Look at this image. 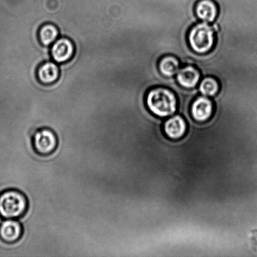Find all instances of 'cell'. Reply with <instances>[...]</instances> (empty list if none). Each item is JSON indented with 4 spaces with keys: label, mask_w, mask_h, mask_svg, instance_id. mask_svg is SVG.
Listing matches in <instances>:
<instances>
[{
    "label": "cell",
    "mask_w": 257,
    "mask_h": 257,
    "mask_svg": "<svg viewBox=\"0 0 257 257\" xmlns=\"http://www.w3.org/2000/svg\"><path fill=\"white\" fill-rule=\"evenodd\" d=\"M145 102L148 110L158 117L171 116L177 110V96L168 87H153L146 95Z\"/></svg>",
    "instance_id": "6da1fadb"
},
{
    "label": "cell",
    "mask_w": 257,
    "mask_h": 257,
    "mask_svg": "<svg viewBox=\"0 0 257 257\" xmlns=\"http://www.w3.org/2000/svg\"><path fill=\"white\" fill-rule=\"evenodd\" d=\"M29 208L27 196L15 189L0 193V216L4 219H18L26 213Z\"/></svg>",
    "instance_id": "7a4b0ae2"
},
{
    "label": "cell",
    "mask_w": 257,
    "mask_h": 257,
    "mask_svg": "<svg viewBox=\"0 0 257 257\" xmlns=\"http://www.w3.org/2000/svg\"><path fill=\"white\" fill-rule=\"evenodd\" d=\"M216 40L213 25L198 23L189 30L188 42L190 49L198 54H207L213 49Z\"/></svg>",
    "instance_id": "3957f363"
},
{
    "label": "cell",
    "mask_w": 257,
    "mask_h": 257,
    "mask_svg": "<svg viewBox=\"0 0 257 257\" xmlns=\"http://www.w3.org/2000/svg\"><path fill=\"white\" fill-rule=\"evenodd\" d=\"M58 144L56 134L49 128H39L32 136L33 149L40 156L51 155L56 151Z\"/></svg>",
    "instance_id": "277c9868"
},
{
    "label": "cell",
    "mask_w": 257,
    "mask_h": 257,
    "mask_svg": "<svg viewBox=\"0 0 257 257\" xmlns=\"http://www.w3.org/2000/svg\"><path fill=\"white\" fill-rule=\"evenodd\" d=\"M75 50V45L72 40L68 38H61L52 44L50 54L55 63L64 64L72 59Z\"/></svg>",
    "instance_id": "5b68a950"
},
{
    "label": "cell",
    "mask_w": 257,
    "mask_h": 257,
    "mask_svg": "<svg viewBox=\"0 0 257 257\" xmlns=\"http://www.w3.org/2000/svg\"><path fill=\"white\" fill-rule=\"evenodd\" d=\"M213 109V100L206 96L198 97L190 106L191 116L198 122L208 121L212 116Z\"/></svg>",
    "instance_id": "8992f818"
},
{
    "label": "cell",
    "mask_w": 257,
    "mask_h": 257,
    "mask_svg": "<svg viewBox=\"0 0 257 257\" xmlns=\"http://www.w3.org/2000/svg\"><path fill=\"white\" fill-rule=\"evenodd\" d=\"M24 228L16 219H5L0 223V239L6 244L17 243L21 238Z\"/></svg>",
    "instance_id": "52a82bcc"
},
{
    "label": "cell",
    "mask_w": 257,
    "mask_h": 257,
    "mask_svg": "<svg viewBox=\"0 0 257 257\" xmlns=\"http://www.w3.org/2000/svg\"><path fill=\"white\" fill-rule=\"evenodd\" d=\"M196 16L204 22L213 23L217 19L218 7L215 0H198L195 7Z\"/></svg>",
    "instance_id": "ba28073f"
},
{
    "label": "cell",
    "mask_w": 257,
    "mask_h": 257,
    "mask_svg": "<svg viewBox=\"0 0 257 257\" xmlns=\"http://www.w3.org/2000/svg\"><path fill=\"white\" fill-rule=\"evenodd\" d=\"M201 77L200 70L193 65H190L179 70L176 74V80L180 86L190 89L197 85Z\"/></svg>",
    "instance_id": "9c48e42d"
},
{
    "label": "cell",
    "mask_w": 257,
    "mask_h": 257,
    "mask_svg": "<svg viewBox=\"0 0 257 257\" xmlns=\"http://www.w3.org/2000/svg\"><path fill=\"white\" fill-rule=\"evenodd\" d=\"M187 124L185 119L180 115L170 118L164 124V131L168 138L178 140L186 135Z\"/></svg>",
    "instance_id": "30bf717a"
},
{
    "label": "cell",
    "mask_w": 257,
    "mask_h": 257,
    "mask_svg": "<svg viewBox=\"0 0 257 257\" xmlns=\"http://www.w3.org/2000/svg\"><path fill=\"white\" fill-rule=\"evenodd\" d=\"M60 70L58 65L53 62H47L38 68L37 77L43 85H51L59 78Z\"/></svg>",
    "instance_id": "8fae6325"
},
{
    "label": "cell",
    "mask_w": 257,
    "mask_h": 257,
    "mask_svg": "<svg viewBox=\"0 0 257 257\" xmlns=\"http://www.w3.org/2000/svg\"><path fill=\"white\" fill-rule=\"evenodd\" d=\"M159 70L165 77H173L180 69V60L173 55H166L158 64Z\"/></svg>",
    "instance_id": "7c38bea8"
},
{
    "label": "cell",
    "mask_w": 257,
    "mask_h": 257,
    "mask_svg": "<svg viewBox=\"0 0 257 257\" xmlns=\"http://www.w3.org/2000/svg\"><path fill=\"white\" fill-rule=\"evenodd\" d=\"M59 35V29L55 25L45 24L40 27L39 31V41L44 46H50L56 41Z\"/></svg>",
    "instance_id": "4fadbf2b"
},
{
    "label": "cell",
    "mask_w": 257,
    "mask_h": 257,
    "mask_svg": "<svg viewBox=\"0 0 257 257\" xmlns=\"http://www.w3.org/2000/svg\"><path fill=\"white\" fill-rule=\"evenodd\" d=\"M199 90L201 94L206 97H214L220 90V84L215 77L207 76L201 82Z\"/></svg>",
    "instance_id": "5bb4252c"
}]
</instances>
